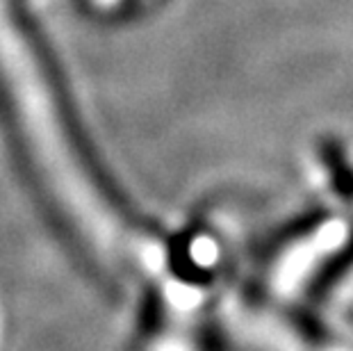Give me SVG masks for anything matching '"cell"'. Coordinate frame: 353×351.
Masks as SVG:
<instances>
[{
	"label": "cell",
	"mask_w": 353,
	"mask_h": 351,
	"mask_svg": "<svg viewBox=\"0 0 353 351\" xmlns=\"http://www.w3.org/2000/svg\"><path fill=\"white\" fill-rule=\"evenodd\" d=\"M326 162L330 167V176H333V183H335L337 192L351 201L353 199V174H351L347 160H344L342 151L335 144L326 146Z\"/></svg>",
	"instance_id": "1"
}]
</instances>
